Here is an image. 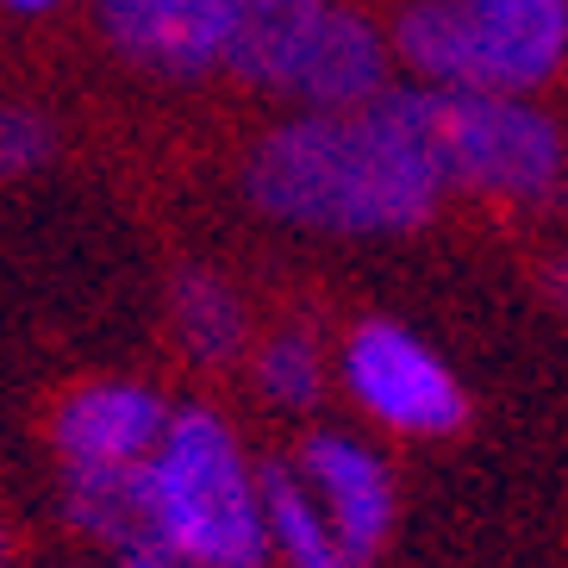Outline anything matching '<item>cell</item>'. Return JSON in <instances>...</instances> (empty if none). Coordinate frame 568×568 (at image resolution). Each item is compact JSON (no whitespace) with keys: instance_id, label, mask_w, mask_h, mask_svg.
<instances>
[{"instance_id":"cell-5","label":"cell","mask_w":568,"mask_h":568,"mask_svg":"<svg viewBox=\"0 0 568 568\" xmlns=\"http://www.w3.org/2000/svg\"><path fill=\"white\" fill-rule=\"evenodd\" d=\"M344 382L368 413L413 437H444L463 425L468 400L456 375L437 363V351H425L406 325L394 318H368L356 325L344 344Z\"/></svg>"},{"instance_id":"cell-3","label":"cell","mask_w":568,"mask_h":568,"mask_svg":"<svg viewBox=\"0 0 568 568\" xmlns=\"http://www.w3.org/2000/svg\"><path fill=\"white\" fill-rule=\"evenodd\" d=\"M394 51L425 88L531 94L562 69L568 0H418L406 7Z\"/></svg>"},{"instance_id":"cell-11","label":"cell","mask_w":568,"mask_h":568,"mask_svg":"<svg viewBox=\"0 0 568 568\" xmlns=\"http://www.w3.org/2000/svg\"><path fill=\"white\" fill-rule=\"evenodd\" d=\"M325 13V0H232V44H225V69L244 82L282 88L294 51L306 44L313 19Z\"/></svg>"},{"instance_id":"cell-9","label":"cell","mask_w":568,"mask_h":568,"mask_svg":"<svg viewBox=\"0 0 568 568\" xmlns=\"http://www.w3.org/2000/svg\"><path fill=\"white\" fill-rule=\"evenodd\" d=\"M169 425V406L151 387L132 382H94L75 387L57 406V450L69 468H113V463H144Z\"/></svg>"},{"instance_id":"cell-13","label":"cell","mask_w":568,"mask_h":568,"mask_svg":"<svg viewBox=\"0 0 568 568\" xmlns=\"http://www.w3.org/2000/svg\"><path fill=\"white\" fill-rule=\"evenodd\" d=\"M256 500H263V531L287 550V568H351V556L337 550L318 500L287 468H268L263 481H256Z\"/></svg>"},{"instance_id":"cell-17","label":"cell","mask_w":568,"mask_h":568,"mask_svg":"<svg viewBox=\"0 0 568 568\" xmlns=\"http://www.w3.org/2000/svg\"><path fill=\"white\" fill-rule=\"evenodd\" d=\"M125 562H132V568H175L169 556H125Z\"/></svg>"},{"instance_id":"cell-16","label":"cell","mask_w":568,"mask_h":568,"mask_svg":"<svg viewBox=\"0 0 568 568\" xmlns=\"http://www.w3.org/2000/svg\"><path fill=\"white\" fill-rule=\"evenodd\" d=\"M0 7H13V13H51L57 0H0Z\"/></svg>"},{"instance_id":"cell-6","label":"cell","mask_w":568,"mask_h":568,"mask_svg":"<svg viewBox=\"0 0 568 568\" xmlns=\"http://www.w3.org/2000/svg\"><path fill=\"white\" fill-rule=\"evenodd\" d=\"M106 44L144 75L201 82L225 69L232 44V0H94Z\"/></svg>"},{"instance_id":"cell-8","label":"cell","mask_w":568,"mask_h":568,"mask_svg":"<svg viewBox=\"0 0 568 568\" xmlns=\"http://www.w3.org/2000/svg\"><path fill=\"white\" fill-rule=\"evenodd\" d=\"M306 475H313L318 500H325L318 513L332 525L337 550L351 556V568H363L394 531V481H387V468L351 437L318 432L306 444Z\"/></svg>"},{"instance_id":"cell-7","label":"cell","mask_w":568,"mask_h":568,"mask_svg":"<svg viewBox=\"0 0 568 568\" xmlns=\"http://www.w3.org/2000/svg\"><path fill=\"white\" fill-rule=\"evenodd\" d=\"M282 88L306 113H356L387 88V38L356 7H332L313 19L306 44L294 51Z\"/></svg>"},{"instance_id":"cell-12","label":"cell","mask_w":568,"mask_h":568,"mask_svg":"<svg viewBox=\"0 0 568 568\" xmlns=\"http://www.w3.org/2000/svg\"><path fill=\"white\" fill-rule=\"evenodd\" d=\"M169 318H175V337H182V351L194 363H232L237 344H244V301L219 275H206V268H182L175 275Z\"/></svg>"},{"instance_id":"cell-1","label":"cell","mask_w":568,"mask_h":568,"mask_svg":"<svg viewBox=\"0 0 568 568\" xmlns=\"http://www.w3.org/2000/svg\"><path fill=\"white\" fill-rule=\"evenodd\" d=\"M425 88H382L356 113H301L244 163V194L306 232H413L444 201Z\"/></svg>"},{"instance_id":"cell-18","label":"cell","mask_w":568,"mask_h":568,"mask_svg":"<svg viewBox=\"0 0 568 568\" xmlns=\"http://www.w3.org/2000/svg\"><path fill=\"white\" fill-rule=\"evenodd\" d=\"M0 562H7V537H0Z\"/></svg>"},{"instance_id":"cell-14","label":"cell","mask_w":568,"mask_h":568,"mask_svg":"<svg viewBox=\"0 0 568 568\" xmlns=\"http://www.w3.org/2000/svg\"><path fill=\"white\" fill-rule=\"evenodd\" d=\"M256 382H263V394L275 406H287V413H301V406L318 400V387H325V363H318V344L306 332H282L268 337L263 363H256Z\"/></svg>"},{"instance_id":"cell-15","label":"cell","mask_w":568,"mask_h":568,"mask_svg":"<svg viewBox=\"0 0 568 568\" xmlns=\"http://www.w3.org/2000/svg\"><path fill=\"white\" fill-rule=\"evenodd\" d=\"M51 156V119L32 106H0V182L32 175Z\"/></svg>"},{"instance_id":"cell-2","label":"cell","mask_w":568,"mask_h":568,"mask_svg":"<svg viewBox=\"0 0 568 568\" xmlns=\"http://www.w3.org/2000/svg\"><path fill=\"white\" fill-rule=\"evenodd\" d=\"M156 550L187 568H263V500L232 432L206 406L169 413L156 450L144 456Z\"/></svg>"},{"instance_id":"cell-10","label":"cell","mask_w":568,"mask_h":568,"mask_svg":"<svg viewBox=\"0 0 568 568\" xmlns=\"http://www.w3.org/2000/svg\"><path fill=\"white\" fill-rule=\"evenodd\" d=\"M69 518H75L82 531L119 544L125 556H163L156 550V518H151L144 463L69 468Z\"/></svg>"},{"instance_id":"cell-4","label":"cell","mask_w":568,"mask_h":568,"mask_svg":"<svg viewBox=\"0 0 568 568\" xmlns=\"http://www.w3.org/2000/svg\"><path fill=\"white\" fill-rule=\"evenodd\" d=\"M432 144L444 182L506 194V201H550L562 182V125L525 106L518 94H463L425 88Z\"/></svg>"}]
</instances>
